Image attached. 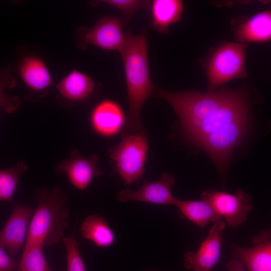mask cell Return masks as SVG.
Instances as JSON below:
<instances>
[{"mask_svg": "<svg viewBox=\"0 0 271 271\" xmlns=\"http://www.w3.org/2000/svg\"><path fill=\"white\" fill-rule=\"evenodd\" d=\"M246 47L244 43L226 42L213 51L205 64L208 91L215 90L230 80L246 77Z\"/></svg>", "mask_w": 271, "mask_h": 271, "instance_id": "cell-4", "label": "cell"}, {"mask_svg": "<svg viewBox=\"0 0 271 271\" xmlns=\"http://www.w3.org/2000/svg\"><path fill=\"white\" fill-rule=\"evenodd\" d=\"M66 253L67 271H86V267L79 249V243L75 232L69 236L64 237L62 241Z\"/></svg>", "mask_w": 271, "mask_h": 271, "instance_id": "cell-25", "label": "cell"}, {"mask_svg": "<svg viewBox=\"0 0 271 271\" xmlns=\"http://www.w3.org/2000/svg\"><path fill=\"white\" fill-rule=\"evenodd\" d=\"M19 260L8 254L0 247V271H16Z\"/></svg>", "mask_w": 271, "mask_h": 271, "instance_id": "cell-26", "label": "cell"}, {"mask_svg": "<svg viewBox=\"0 0 271 271\" xmlns=\"http://www.w3.org/2000/svg\"><path fill=\"white\" fill-rule=\"evenodd\" d=\"M57 99L62 105L72 107L88 101L100 91V83L84 73L74 69L56 85Z\"/></svg>", "mask_w": 271, "mask_h": 271, "instance_id": "cell-10", "label": "cell"}, {"mask_svg": "<svg viewBox=\"0 0 271 271\" xmlns=\"http://www.w3.org/2000/svg\"><path fill=\"white\" fill-rule=\"evenodd\" d=\"M225 227V223L221 219L214 222L198 249L184 253V263L187 269L211 271L221 257Z\"/></svg>", "mask_w": 271, "mask_h": 271, "instance_id": "cell-9", "label": "cell"}, {"mask_svg": "<svg viewBox=\"0 0 271 271\" xmlns=\"http://www.w3.org/2000/svg\"><path fill=\"white\" fill-rule=\"evenodd\" d=\"M150 8L152 26L162 34L168 33L169 26L180 20L183 11L179 0H154Z\"/></svg>", "mask_w": 271, "mask_h": 271, "instance_id": "cell-18", "label": "cell"}, {"mask_svg": "<svg viewBox=\"0 0 271 271\" xmlns=\"http://www.w3.org/2000/svg\"><path fill=\"white\" fill-rule=\"evenodd\" d=\"M249 247L233 246V258L239 260L248 271H271V231L263 230L255 235Z\"/></svg>", "mask_w": 271, "mask_h": 271, "instance_id": "cell-14", "label": "cell"}, {"mask_svg": "<svg viewBox=\"0 0 271 271\" xmlns=\"http://www.w3.org/2000/svg\"><path fill=\"white\" fill-rule=\"evenodd\" d=\"M148 149L147 134L128 133L110 149V157L125 184L129 185L142 178Z\"/></svg>", "mask_w": 271, "mask_h": 271, "instance_id": "cell-5", "label": "cell"}, {"mask_svg": "<svg viewBox=\"0 0 271 271\" xmlns=\"http://www.w3.org/2000/svg\"><path fill=\"white\" fill-rule=\"evenodd\" d=\"M93 5L104 4L120 10L123 15V23L127 25L139 11L150 8L151 1L146 0H102L92 1Z\"/></svg>", "mask_w": 271, "mask_h": 271, "instance_id": "cell-24", "label": "cell"}, {"mask_svg": "<svg viewBox=\"0 0 271 271\" xmlns=\"http://www.w3.org/2000/svg\"><path fill=\"white\" fill-rule=\"evenodd\" d=\"M201 197L209 203L221 218H225L228 226L233 228L243 223L253 209L250 196L241 189L234 194L209 190L203 192Z\"/></svg>", "mask_w": 271, "mask_h": 271, "instance_id": "cell-8", "label": "cell"}, {"mask_svg": "<svg viewBox=\"0 0 271 271\" xmlns=\"http://www.w3.org/2000/svg\"><path fill=\"white\" fill-rule=\"evenodd\" d=\"M45 258L43 247L25 244L16 271H52Z\"/></svg>", "mask_w": 271, "mask_h": 271, "instance_id": "cell-22", "label": "cell"}, {"mask_svg": "<svg viewBox=\"0 0 271 271\" xmlns=\"http://www.w3.org/2000/svg\"><path fill=\"white\" fill-rule=\"evenodd\" d=\"M53 271V270H52Z\"/></svg>", "mask_w": 271, "mask_h": 271, "instance_id": "cell-29", "label": "cell"}, {"mask_svg": "<svg viewBox=\"0 0 271 271\" xmlns=\"http://www.w3.org/2000/svg\"><path fill=\"white\" fill-rule=\"evenodd\" d=\"M121 19L114 17L100 19L91 28L81 27L75 33L77 46L85 49L89 45L104 51H118L125 40Z\"/></svg>", "mask_w": 271, "mask_h": 271, "instance_id": "cell-7", "label": "cell"}, {"mask_svg": "<svg viewBox=\"0 0 271 271\" xmlns=\"http://www.w3.org/2000/svg\"><path fill=\"white\" fill-rule=\"evenodd\" d=\"M235 35L241 43L269 41L271 38L270 11H263L246 20L236 28Z\"/></svg>", "mask_w": 271, "mask_h": 271, "instance_id": "cell-17", "label": "cell"}, {"mask_svg": "<svg viewBox=\"0 0 271 271\" xmlns=\"http://www.w3.org/2000/svg\"><path fill=\"white\" fill-rule=\"evenodd\" d=\"M155 96L166 100L179 117L182 128L201 121L233 99L240 90L222 87L203 93L170 92L155 86Z\"/></svg>", "mask_w": 271, "mask_h": 271, "instance_id": "cell-3", "label": "cell"}, {"mask_svg": "<svg viewBox=\"0 0 271 271\" xmlns=\"http://www.w3.org/2000/svg\"><path fill=\"white\" fill-rule=\"evenodd\" d=\"M227 271H245L243 264L238 259L232 258L226 264Z\"/></svg>", "mask_w": 271, "mask_h": 271, "instance_id": "cell-27", "label": "cell"}, {"mask_svg": "<svg viewBox=\"0 0 271 271\" xmlns=\"http://www.w3.org/2000/svg\"><path fill=\"white\" fill-rule=\"evenodd\" d=\"M16 85V80L9 68L0 70V108L10 113L16 111L21 104V100L17 96L9 97L5 93L7 89H11Z\"/></svg>", "mask_w": 271, "mask_h": 271, "instance_id": "cell-23", "label": "cell"}, {"mask_svg": "<svg viewBox=\"0 0 271 271\" xmlns=\"http://www.w3.org/2000/svg\"><path fill=\"white\" fill-rule=\"evenodd\" d=\"M182 215L200 228L220 220L221 217L207 202L176 199L174 205Z\"/></svg>", "mask_w": 271, "mask_h": 271, "instance_id": "cell-20", "label": "cell"}, {"mask_svg": "<svg viewBox=\"0 0 271 271\" xmlns=\"http://www.w3.org/2000/svg\"><path fill=\"white\" fill-rule=\"evenodd\" d=\"M98 157L95 154L89 158L81 156L78 150H71L68 160H63L55 168L57 174L65 173L70 182L77 189L83 191L90 184L95 177L102 175L101 170L97 167Z\"/></svg>", "mask_w": 271, "mask_h": 271, "instance_id": "cell-13", "label": "cell"}, {"mask_svg": "<svg viewBox=\"0 0 271 271\" xmlns=\"http://www.w3.org/2000/svg\"><path fill=\"white\" fill-rule=\"evenodd\" d=\"M248 102L241 90L230 101L207 118L196 123L183 127L188 140L197 144L205 137L235 120L248 117Z\"/></svg>", "mask_w": 271, "mask_h": 271, "instance_id": "cell-6", "label": "cell"}, {"mask_svg": "<svg viewBox=\"0 0 271 271\" xmlns=\"http://www.w3.org/2000/svg\"><path fill=\"white\" fill-rule=\"evenodd\" d=\"M23 160H19L12 167L0 170V201L14 203L13 197L20 175L27 169Z\"/></svg>", "mask_w": 271, "mask_h": 271, "instance_id": "cell-21", "label": "cell"}, {"mask_svg": "<svg viewBox=\"0 0 271 271\" xmlns=\"http://www.w3.org/2000/svg\"><path fill=\"white\" fill-rule=\"evenodd\" d=\"M38 206L31 218L25 244L51 246L61 242L69 225L70 209L63 189L55 186L36 189Z\"/></svg>", "mask_w": 271, "mask_h": 271, "instance_id": "cell-2", "label": "cell"}, {"mask_svg": "<svg viewBox=\"0 0 271 271\" xmlns=\"http://www.w3.org/2000/svg\"><path fill=\"white\" fill-rule=\"evenodd\" d=\"M80 231L84 239L92 241L98 247H110L115 240L114 231L100 215L87 216L81 224Z\"/></svg>", "mask_w": 271, "mask_h": 271, "instance_id": "cell-19", "label": "cell"}, {"mask_svg": "<svg viewBox=\"0 0 271 271\" xmlns=\"http://www.w3.org/2000/svg\"><path fill=\"white\" fill-rule=\"evenodd\" d=\"M12 212L0 231V247L7 249L12 256L24 248L28 227L34 210L29 205L13 204Z\"/></svg>", "mask_w": 271, "mask_h": 271, "instance_id": "cell-11", "label": "cell"}, {"mask_svg": "<svg viewBox=\"0 0 271 271\" xmlns=\"http://www.w3.org/2000/svg\"><path fill=\"white\" fill-rule=\"evenodd\" d=\"M19 74L35 100L47 94L48 88L53 85L50 72L42 59L29 55L23 57L19 65Z\"/></svg>", "mask_w": 271, "mask_h": 271, "instance_id": "cell-15", "label": "cell"}, {"mask_svg": "<svg viewBox=\"0 0 271 271\" xmlns=\"http://www.w3.org/2000/svg\"><path fill=\"white\" fill-rule=\"evenodd\" d=\"M175 183L174 178L168 173H163L159 180L149 182L143 180L141 186L137 190H122L116 195L120 202L137 201L157 205H174L177 199L171 191Z\"/></svg>", "mask_w": 271, "mask_h": 271, "instance_id": "cell-12", "label": "cell"}, {"mask_svg": "<svg viewBox=\"0 0 271 271\" xmlns=\"http://www.w3.org/2000/svg\"><path fill=\"white\" fill-rule=\"evenodd\" d=\"M119 53L123 62L129 106L126 133L147 134L141 120V112L155 88L149 71L147 30L137 35L130 32L126 34Z\"/></svg>", "mask_w": 271, "mask_h": 271, "instance_id": "cell-1", "label": "cell"}, {"mask_svg": "<svg viewBox=\"0 0 271 271\" xmlns=\"http://www.w3.org/2000/svg\"><path fill=\"white\" fill-rule=\"evenodd\" d=\"M90 121L98 133L110 136L120 129L125 121V116L118 103L110 99H105L96 104L92 110Z\"/></svg>", "mask_w": 271, "mask_h": 271, "instance_id": "cell-16", "label": "cell"}, {"mask_svg": "<svg viewBox=\"0 0 271 271\" xmlns=\"http://www.w3.org/2000/svg\"><path fill=\"white\" fill-rule=\"evenodd\" d=\"M151 271H153V270H151Z\"/></svg>", "mask_w": 271, "mask_h": 271, "instance_id": "cell-28", "label": "cell"}]
</instances>
